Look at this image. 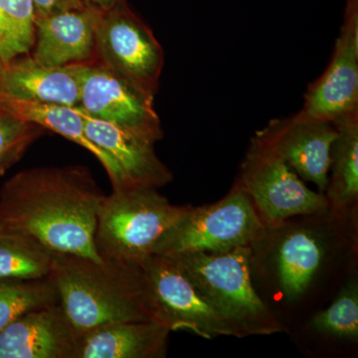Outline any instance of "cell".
<instances>
[{
  "instance_id": "obj_17",
  "label": "cell",
  "mask_w": 358,
  "mask_h": 358,
  "mask_svg": "<svg viewBox=\"0 0 358 358\" xmlns=\"http://www.w3.org/2000/svg\"><path fill=\"white\" fill-rule=\"evenodd\" d=\"M0 110L26 122L38 124L46 131L48 129L61 134L68 140L78 143L80 147L86 148L102 164L109 176L113 189L129 188L117 162L87 136L83 113L79 108L57 103L30 102L1 95Z\"/></svg>"
},
{
  "instance_id": "obj_8",
  "label": "cell",
  "mask_w": 358,
  "mask_h": 358,
  "mask_svg": "<svg viewBox=\"0 0 358 358\" xmlns=\"http://www.w3.org/2000/svg\"><path fill=\"white\" fill-rule=\"evenodd\" d=\"M140 265L157 322L171 331H192L205 339L240 338L235 327L167 257L154 254Z\"/></svg>"
},
{
  "instance_id": "obj_24",
  "label": "cell",
  "mask_w": 358,
  "mask_h": 358,
  "mask_svg": "<svg viewBox=\"0 0 358 358\" xmlns=\"http://www.w3.org/2000/svg\"><path fill=\"white\" fill-rule=\"evenodd\" d=\"M46 129L0 110V176L25 155Z\"/></svg>"
},
{
  "instance_id": "obj_10",
  "label": "cell",
  "mask_w": 358,
  "mask_h": 358,
  "mask_svg": "<svg viewBox=\"0 0 358 358\" xmlns=\"http://www.w3.org/2000/svg\"><path fill=\"white\" fill-rule=\"evenodd\" d=\"M358 112V0H345L333 58L308 87L301 117L336 124Z\"/></svg>"
},
{
  "instance_id": "obj_9",
  "label": "cell",
  "mask_w": 358,
  "mask_h": 358,
  "mask_svg": "<svg viewBox=\"0 0 358 358\" xmlns=\"http://www.w3.org/2000/svg\"><path fill=\"white\" fill-rule=\"evenodd\" d=\"M154 100L96 60L86 65L78 108L155 145L164 131Z\"/></svg>"
},
{
  "instance_id": "obj_27",
  "label": "cell",
  "mask_w": 358,
  "mask_h": 358,
  "mask_svg": "<svg viewBox=\"0 0 358 358\" xmlns=\"http://www.w3.org/2000/svg\"><path fill=\"white\" fill-rule=\"evenodd\" d=\"M4 64L0 61V96H1V77H2V71H3Z\"/></svg>"
},
{
  "instance_id": "obj_2",
  "label": "cell",
  "mask_w": 358,
  "mask_h": 358,
  "mask_svg": "<svg viewBox=\"0 0 358 358\" xmlns=\"http://www.w3.org/2000/svg\"><path fill=\"white\" fill-rule=\"evenodd\" d=\"M48 279L78 338L112 322H157L140 264L53 253Z\"/></svg>"
},
{
  "instance_id": "obj_18",
  "label": "cell",
  "mask_w": 358,
  "mask_h": 358,
  "mask_svg": "<svg viewBox=\"0 0 358 358\" xmlns=\"http://www.w3.org/2000/svg\"><path fill=\"white\" fill-rule=\"evenodd\" d=\"M336 126L338 134L331 150V176L324 196L331 211L343 215L358 199V112Z\"/></svg>"
},
{
  "instance_id": "obj_19",
  "label": "cell",
  "mask_w": 358,
  "mask_h": 358,
  "mask_svg": "<svg viewBox=\"0 0 358 358\" xmlns=\"http://www.w3.org/2000/svg\"><path fill=\"white\" fill-rule=\"evenodd\" d=\"M324 243L313 231L288 233L278 247L277 264L282 293L293 301L305 293L324 260Z\"/></svg>"
},
{
  "instance_id": "obj_16",
  "label": "cell",
  "mask_w": 358,
  "mask_h": 358,
  "mask_svg": "<svg viewBox=\"0 0 358 358\" xmlns=\"http://www.w3.org/2000/svg\"><path fill=\"white\" fill-rule=\"evenodd\" d=\"M171 333L155 320L112 322L79 338L77 358L164 357Z\"/></svg>"
},
{
  "instance_id": "obj_22",
  "label": "cell",
  "mask_w": 358,
  "mask_h": 358,
  "mask_svg": "<svg viewBox=\"0 0 358 358\" xmlns=\"http://www.w3.org/2000/svg\"><path fill=\"white\" fill-rule=\"evenodd\" d=\"M57 303V293L48 278L0 280V333L26 313Z\"/></svg>"
},
{
  "instance_id": "obj_11",
  "label": "cell",
  "mask_w": 358,
  "mask_h": 358,
  "mask_svg": "<svg viewBox=\"0 0 358 358\" xmlns=\"http://www.w3.org/2000/svg\"><path fill=\"white\" fill-rule=\"evenodd\" d=\"M258 134L303 180L317 185L324 194L338 134L336 124L296 114L273 120Z\"/></svg>"
},
{
  "instance_id": "obj_25",
  "label": "cell",
  "mask_w": 358,
  "mask_h": 358,
  "mask_svg": "<svg viewBox=\"0 0 358 358\" xmlns=\"http://www.w3.org/2000/svg\"><path fill=\"white\" fill-rule=\"evenodd\" d=\"M35 20L62 11L74 10L88 6L83 0H33Z\"/></svg>"
},
{
  "instance_id": "obj_12",
  "label": "cell",
  "mask_w": 358,
  "mask_h": 358,
  "mask_svg": "<svg viewBox=\"0 0 358 358\" xmlns=\"http://www.w3.org/2000/svg\"><path fill=\"white\" fill-rule=\"evenodd\" d=\"M102 11L94 7L62 11L35 20L30 57L45 66L95 62L96 36Z\"/></svg>"
},
{
  "instance_id": "obj_6",
  "label": "cell",
  "mask_w": 358,
  "mask_h": 358,
  "mask_svg": "<svg viewBox=\"0 0 358 358\" xmlns=\"http://www.w3.org/2000/svg\"><path fill=\"white\" fill-rule=\"evenodd\" d=\"M251 197L268 230L296 215L329 209L324 194L310 189L258 133L250 143L238 179Z\"/></svg>"
},
{
  "instance_id": "obj_5",
  "label": "cell",
  "mask_w": 358,
  "mask_h": 358,
  "mask_svg": "<svg viewBox=\"0 0 358 358\" xmlns=\"http://www.w3.org/2000/svg\"><path fill=\"white\" fill-rule=\"evenodd\" d=\"M251 197L239 181L224 199L204 206H190L159 238L152 255L221 253L253 246L267 235Z\"/></svg>"
},
{
  "instance_id": "obj_7",
  "label": "cell",
  "mask_w": 358,
  "mask_h": 358,
  "mask_svg": "<svg viewBox=\"0 0 358 358\" xmlns=\"http://www.w3.org/2000/svg\"><path fill=\"white\" fill-rule=\"evenodd\" d=\"M96 56L103 67L155 99L164 65V50L150 27L124 0L102 11Z\"/></svg>"
},
{
  "instance_id": "obj_20",
  "label": "cell",
  "mask_w": 358,
  "mask_h": 358,
  "mask_svg": "<svg viewBox=\"0 0 358 358\" xmlns=\"http://www.w3.org/2000/svg\"><path fill=\"white\" fill-rule=\"evenodd\" d=\"M53 253L34 238L0 225V280L48 278Z\"/></svg>"
},
{
  "instance_id": "obj_1",
  "label": "cell",
  "mask_w": 358,
  "mask_h": 358,
  "mask_svg": "<svg viewBox=\"0 0 358 358\" xmlns=\"http://www.w3.org/2000/svg\"><path fill=\"white\" fill-rule=\"evenodd\" d=\"M103 196L86 166L25 169L0 189V225L29 235L52 253L100 261L95 230Z\"/></svg>"
},
{
  "instance_id": "obj_21",
  "label": "cell",
  "mask_w": 358,
  "mask_h": 358,
  "mask_svg": "<svg viewBox=\"0 0 358 358\" xmlns=\"http://www.w3.org/2000/svg\"><path fill=\"white\" fill-rule=\"evenodd\" d=\"M35 42L33 0H0V61L29 55Z\"/></svg>"
},
{
  "instance_id": "obj_14",
  "label": "cell",
  "mask_w": 358,
  "mask_h": 358,
  "mask_svg": "<svg viewBox=\"0 0 358 358\" xmlns=\"http://www.w3.org/2000/svg\"><path fill=\"white\" fill-rule=\"evenodd\" d=\"M87 64L40 65L29 55L14 59L4 64L1 95L30 102L79 107Z\"/></svg>"
},
{
  "instance_id": "obj_15",
  "label": "cell",
  "mask_w": 358,
  "mask_h": 358,
  "mask_svg": "<svg viewBox=\"0 0 358 358\" xmlns=\"http://www.w3.org/2000/svg\"><path fill=\"white\" fill-rule=\"evenodd\" d=\"M82 113L87 136L117 162L129 187L159 189L173 180V173L155 152V143Z\"/></svg>"
},
{
  "instance_id": "obj_13",
  "label": "cell",
  "mask_w": 358,
  "mask_h": 358,
  "mask_svg": "<svg viewBox=\"0 0 358 358\" xmlns=\"http://www.w3.org/2000/svg\"><path fill=\"white\" fill-rule=\"evenodd\" d=\"M78 341L57 303L7 326L0 333V358H77Z\"/></svg>"
},
{
  "instance_id": "obj_26",
  "label": "cell",
  "mask_w": 358,
  "mask_h": 358,
  "mask_svg": "<svg viewBox=\"0 0 358 358\" xmlns=\"http://www.w3.org/2000/svg\"><path fill=\"white\" fill-rule=\"evenodd\" d=\"M119 1L120 0H83L86 6L94 7L101 11L107 10Z\"/></svg>"
},
{
  "instance_id": "obj_3",
  "label": "cell",
  "mask_w": 358,
  "mask_h": 358,
  "mask_svg": "<svg viewBox=\"0 0 358 358\" xmlns=\"http://www.w3.org/2000/svg\"><path fill=\"white\" fill-rule=\"evenodd\" d=\"M252 246L221 253L166 256L239 333L240 338L282 331L281 322L251 279Z\"/></svg>"
},
{
  "instance_id": "obj_23",
  "label": "cell",
  "mask_w": 358,
  "mask_h": 358,
  "mask_svg": "<svg viewBox=\"0 0 358 358\" xmlns=\"http://www.w3.org/2000/svg\"><path fill=\"white\" fill-rule=\"evenodd\" d=\"M310 326L317 333L333 338L357 341V282L352 281L345 285L334 303L313 317Z\"/></svg>"
},
{
  "instance_id": "obj_4",
  "label": "cell",
  "mask_w": 358,
  "mask_h": 358,
  "mask_svg": "<svg viewBox=\"0 0 358 358\" xmlns=\"http://www.w3.org/2000/svg\"><path fill=\"white\" fill-rule=\"evenodd\" d=\"M189 207L171 204L155 188L113 189L99 207L96 253L102 259L140 264Z\"/></svg>"
}]
</instances>
